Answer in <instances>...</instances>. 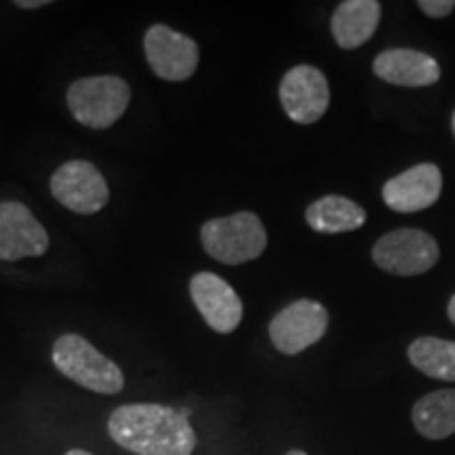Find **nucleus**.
Returning <instances> with one entry per match:
<instances>
[{
	"instance_id": "39448f33",
	"label": "nucleus",
	"mask_w": 455,
	"mask_h": 455,
	"mask_svg": "<svg viewBox=\"0 0 455 455\" xmlns=\"http://www.w3.org/2000/svg\"><path fill=\"white\" fill-rule=\"evenodd\" d=\"M371 258L378 268L395 276H418L435 268L439 244L428 232L401 228L384 235L373 244Z\"/></svg>"
},
{
	"instance_id": "a211bd4d",
	"label": "nucleus",
	"mask_w": 455,
	"mask_h": 455,
	"mask_svg": "<svg viewBox=\"0 0 455 455\" xmlns=\"http://www.w3.org/2000/svg\"><path fill=\"white\" fill-rule=\"evenodd\" d=\"M418 7L422 9L428 17L439 20V17H447L453 13L455 0H419Z\"/></svg>"
},
{
	"instance_id": "2eb2a0df",
	"label": "nucleus",
	"mask_w": 455,
	"mask_h": 455,
	"mask_svg": "<svg viewBox=\"0 0 455 455\" xmlns=\"http://www.w3.org/2000/svg\"><path fill=\"white\" fill-rule=\"evenodd\" d=\"M306 221L312 230L321 235H341V232H355L365 226L367 212L350 198L329 195L318 198L306 209Z\"/></svg>"
},
{
	"instance_id": "0eeeda50",
	"label": "nucleus",
	"mask_w": 455,
	"mask_h": 455,
	"mask_svg": "<svg viewBox=\"0 0 455 455\" xmlns=\"http://www.w3.org/2000/svg\"><path fill=\"white\" fill-rule=\"evenodd\" d=\"M144 51L152 72L169 83L188 81L196 72L201 57L195 38L164 24L150 26L144 36Z\"/></svg>"
},
{
	"instance_id": "4468645a",
	"label": "nucleus",
	"mask_w": 455,
	"mask_h": 455,
	"mask_svg": "<svg viewBox=\"0 0 455 455\" xmlns=\"http://www.w3.org/2000/svg\"><path fill=\"white\" fill-rule=\"evenodd\" d=\"M382 4L378 0H346L331 17V34L341 49L352 51L365 44L378 30Z\"/></svg>"
},
{
	"instance_id": "f257e3e1",
	"label": "nucleus",
	"mask_w": 455,
	"mask_h": 455,
	"mask_svg": "<svg viewBox=\"0 0 455 455\" xmlns=\"http://www.w3.org/2000/svg\"><path fill=\"white\" fill-rule=\"evenodd\" d=\"M108 432L118 445L135 455H192L196 447V432L188 411L158 403L114 409Z\"/></svg>"
},
{
	"instance_id": "423d86ee",
	"label": "nucleus",
	"mask_w": 455,
	"mask_h": 455,
	"mask_svg": "<svg viewBox=\"0 0 455 455\" xmlns=\"http://www.w3.org/2000/svg\"><path fill=\"white\" fill-rule=\"evenodd\" d=\"M51 195L68 212L93 215L110 201V188L95 164L89 161H68L51 178Z\"/></svg>"
},
{
	"instance_id": "4be33fe9",
	"label": "nucleus",
	"mask_w": 455,
	"mask_h": 455,
	"mask_svg": "<svg viewBox=\"0 0 455 455\" xmlns=\"http://www.w3.org/2000/svg\"><path fill=\"white\" fill-rule=\"evenodd\" d=\"M284 455H308V453L301 451V449H291V451H287Z\"/></svg>"
},
{
	"instance_id": "ddd939ff",
	"label": "nucleus",
	"mask_w": 455,
	"mask_h": 455,
	"mask_svg": "<svg viewBox=\"0 0 455 455\" xmlns=\"http://www.w3.org/2000/svg\"><path fill=\"white\" fill-rule=\"evenodd\" d=\"M373 72L396 87H430L441 78V66L435 57L415 49L382 51L375 57Z\"/></svg>"
},
{
	"instance_id": "9b49d317",
	"label": "nucleus",
	"mask_w": 455,
	"mask_h": 455,
	"mask_svg": "<svg viewBox=\"0 0 455 455\" xmlns=\"http://www.w3.org/2000/svg\"><path fill=\"white\" fill-rule=\"evenodd\" d=\"M190 295L204 323L218 333H232L243 321V301L230 283L213 275L198 272L190 281Z\"/></svg>"
},
{
	"instance_id": "9d476101",
	"label": "nucleus",
	"mask_w": 455,
	"mask_h": 455,
	"mask_svg": "<svg viewBox=\"0 0 455 455\" xmlns=\"http://www.w3.org/2000/svg\"><path fill=\"white\" fill-rule=\"evenodd\" d=\"M49 251V235L26 204L0 203V259L41 258Z\"/></svg>"
},
{
	"instance_id": "f03ea898",
	"label": "nucleus",
	"mask_w": 455,
	"mask_h": 455,
	"mask_svg": "<svg viewBox=\"0 0 455 455\" xmlns=\"http://www.w3.org/2000/svg\"><path fill=\"white\" fill-rule=\"evenodd\" d=\"M53 365L61 375L98 395H118L124 386L121 367L78 333H66L53 344Z\"/></svg>"
},
{
	"instance_id": "dca6fc26",
	"label": "nucleus",
	"mask_w": 455,
	"mask_h": 455,
	"mask_svg": "<svg viewBox=\"0 0 455 455\" xmlns=\"http://www.w3.org/2000/svg\"><path fill=\"white\" fill-rule=\"evenodd\" d=\"M413 426L430 441H443L455 435V388L436 390L413 405Z\"/></svg>"
},
{
	"instance_id": "6ab92c4d",
	"label": "nucleus",
	"mask_w": 455,
	"mask_h": 455,
	"mask_svg": "<svg viewBox=\"0 0 455 455\" xmlns=\"http://www.w3.org/2000/svg\"><path fill=\"white\" fill-rule=\"evenodd\" d=\"M47 0H34V3H17V7H24V9H36V7H44Z\"/></svg>"
},
{
	"instance_id": "1a4fd4ad",
	"label": "nucleus",
	"mask_w": 455,
	"mask_h": 455,
	"mask_svg": "<svg viewBox=\"0 0 455 455\" xmlns=\"http://www.w3.org/2000/svg\"><path fill=\"white\" fill-rule=\"evenodd\" d=\"M283 110L298 124H312L325 116L331 91L329 83L318 68L301 64L283 76L278 87Z\"/></svg>"
},
{
	"instance_id": "6e6552de",
	"label": "nucleus",
	"mask_w": 455,
	"mask_h": 455,
	"mask_svg": "<svg viewBox=\"0 0 455 455\" xmlns=\"http://www.w3.org/2000/svg\"><path fill=\"white\" fill-rule=\"evenodd\" d=\"M329 327V312L315 299H298L283 308L270 323V339L283 355H299L323 338Z\"/></svg>"
},
{
	"instance_id": "aec40b11",
	"label": "nucleus",
	"mask_w": 455,
	"mask_h": 455,
	"mask_svg": "<svg viewBox=\"0 0 455 455\" xmlns=\"http://www.w3.org/2000/svg\"><path fill=\"white\" fill-rule=\"evenodd\" d=\"M447 315L451 318V323L455 325V295L451 299H449V308H447Z\"/></svg>"
},
{
	"instance_id": "20e7f679",
	"label": "nucleus",
	"mask_w": 455,
	"mask_h": 455,
	"mask_svg": "<svg viewBox=\"0 0 455 455\" xmlns=\"http://www.w3.org/2000/svg\"><path fill=\"white\" fill-rule=\"evenodd\" d=\"M66 101L83 127L108 129L129 108L131 89L121 76H87L70 84Z\"/></svg>"
},
{
	"instance_id": "f8f14e48",
	"label": "nucleus",
	"mask_w": 455,
	"mask_h": 455,
	"mask_svg": "<svg viewBox=\"0 0 455 455\" xmlns=\"http://www.w3.org/2000/svg\"><path fill=\"white\" fill-rule=\"evenodd\" d=\"M443 190L441 169L432 163L415 164L384 184L382 198L392 212H424L439 201Z\"/></svg>"
},
{
	"instance_id": "5701e85b",
	"label": "nucleus",
	"mask_w": 455,
	"mask_h": 455,
	"mask_svg": "<svg viewBox=\"0 0 455 455\" xmlns=\"http://www.w3.org/2000/svg\"><path fill=\"white\" fill-rule=\"evenodd\" d=\"M451 124H453V135H455V112H453V121H451Z\"/></svg>"
},
{
	"instance_id": "412c9836",
	"label": "nucleus",
	"mask_w": 455,
	"mask_h": 455,
	"mask_svg": "<svg viewBox=\"0 0 455 455\" xmlns=\"http://www.w3.org/2000/svg\"><path fill=\"white\" fill-rule=\"evenodd\" d=\"M66 455H93V453L84 451V449H70V451H68Z\"/></svg>"
},
{
	"instance_id": "f3484780",
	"label": "nucleus",
	"mask_w": 455,
	"mask_h": 455,
	"mask_svg": "<svg viewBox=\"0 0 455 455\" xmlns=\"http://www.w3.org/2000/svg\"><path fill=\"white\" fill-rule=\"evenodd\" d=\"M411 365L424 375L443 382H455V341L419 338L407 350Z\"/></svg>"
},
{
	"instance_id": "7ed1b4c3",
	"label": "nucleus",
	"mask_w": 455,
	"mask_h": 455,
	"mask_svg": "<svg viewBox=\"0 0 455 455\" xmlns=\"http://www.w3.org/2000/svg\"><path fill=\"white\" fill-rule=\"evenodd\" d=\"M204 251L215 261L238 266L259 258L266 251L268 235L261 220L251 212H238L228 218L204 221L201 228Z\"/></svg>"
}]
</instances>
